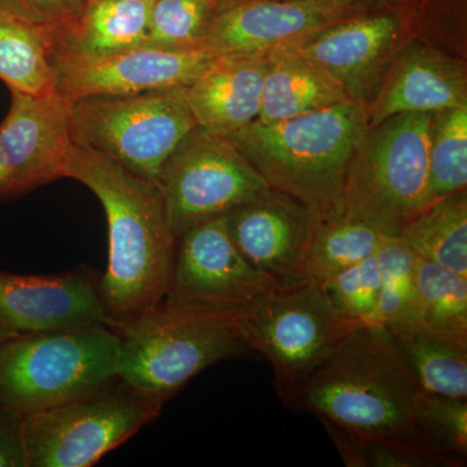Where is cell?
<instances>
[{"label": "cell", "mask_w": 467, "mask_h": 467, "mask_svg": "<svg viewBox=\"0 0 467 467\" xmlns=\"http://www.w3.org/2000/svg\"><path fill=\"white\" fill-rule=\"evenodd\" d=\"M64 178L90 189L109 221V264L99 285L107 324L117 327L159 306L167 297L177 243L159 184L75 143Z\"/></svg>", "instance_id": "1"}, {"label": "cell", "mask_w": 467, "mask_h": 467, "mask_svg": "<svg viewBox=\"0 0 467 467\" xmlns=\"http://www.w3.org/2000/svg\"><path fill=\"white\" fill-rule=\"evenodd\" d=\"M420 393V384L391 331L364 325L350 331L279 398L285 408L313 414L321 422L430 448L416 425Z\"/></svg>", "instance_id": "2"}, {"label": "cell", "mask_w": 467, "mask_h": 467, "mask_svg": "<svg viewBox=\"0 0 467 467\" xmlns=\"http://www.w3.org/2000/svg\"><path fill=\"white\" fill-rule=\"evenodd\" d=\"M368 129L367 103L348 98L294 119H256L229 137L270 187L326 218L343 213L347 165Z\"/></svg>", "instance_id": "3"}, {"label": "cell", "mask_w": 467, "mask_h": 467, "mask_svg": "<svg viewBox=\"0 0 467 467\" xmlns=\"http://www.w3.org/2000/svg\"><path fill=\"white\" fill-rule=\"evenodd\" d=\"M113 328L119 382L162 405L212 365L254 355L242 340L236 313L161 303Z\"/></svg>", "instance_id": "4"}, {"label": "cell", "mask_w": 467, "mask_h": 467, "mask_svg": "<svg viewBox=\"0 0 467 467\" xmlns=\"http://www.w3.org/2000/svg\"><path fill=\"white\" fill-rule=\"evenodd\" d=\"M119 335L107 322L0 344V405L21 417L119 382Z\"/></svg>", "instance_id": "5"}, {"label": "cell", "mask_w": 467, "mask_h": 467, "mask_svg": "<svg viewBox=\"0 0 467 467\" xmlns=\"http://www.w3.org/2000/svg\"><path fill=\"white\" fill-rule=\"evenodd\" d=\"M432 113H404L371 126L350 156L343 214L399 236L431 204L429 135Z\"/></svg>", "instance_id": "6"}, {"label": "cell", "mask_w": 467, "mask_h": 467, "mask_svg": "<svg viewBox=\"0 0 467 467\" xmlns=\"http://www.w3.org/2000/svg\"><path fill=\"white\" fill-rule=\"evenodd\" d=\"M196 125L186 88L100 95L70 103L73 143L155 182L169 156Z\"/></svg>", "instance_id": "7"}, {"label": "cell", "mask_w": 467, "mask_h": 467, "mask_svg": "<svg viewBox=\"0 0 467 467\" xmlns=\"http://www.w3.org/2000/svg\"><path fill=\"white\" fill-rule=\"evenodd\" d=\"M236 325L245 346L272 364L278 396L364 326L335 308L316 281L261 292L236 313Z\"/></svg>", "instance_id": "8"}, {"label": "cell", "mask_w": 467, "mask_h": 467, "mask_svg": "<svg viewBox=\"0 0 467 467\" xmlns=\"http://www.w3.org/2000/svg\"><path fill=\"white\" fill-rule=\"evenodd\" d=\"M164 405L121 382L23 418L26 467H90L158 420Z\"/></svg>", "instance_id": "9"}, {"label": "cell", "mask_w": 467, "mask_h": 467, "mask_svg": "<svg viewBox=\"0 0 467 467\" xmlns=\"http://www.w3.org/2000/svg\"><path fill=\"white\" fill-rule=\"evenodd\" d=\"M156 183L175 238L270 187L229 135L196 125L165 161Z\"/></svg>", "instance_id": "10"}, {"label": "cell", "mask_w": 467, "mask_h": 467, "mask_svg": "<svg viewBox=\"0 0 467 467\" xmlns=\"http://www.w3.org/2000/svg\"><path fill=\"white\" fill-rule=\"evenodd\" d=\"M241 254L226 216L190 227L175 243L171 284L162 301L178 308L238 313L261 292L275 287Z\"/></svg>", "instance_id": "11"}, {"label": "cell", "mask_w": 467, "mask_h": 467, "mask_svg": "<svg viewBox=\"0 0 467 467\" xmlns=\"http://www.w3.org/2000/svg\"><path fill=\"white\" fill-rule=\"evenodd\" d=\"M373 5L313 0H221L204 47L218 57H269L294 50L326 27Z\"/></svg>", "instance_id": "12"}, {"label": "cell", "mask_w": 467, "mask_h": 467, "mask_svg": "<svg viewBox=\"0 0 467 467\" xmlns=\"http://www.w3.org/2000/svg\"><path fill=\"white\" fill-rule=\"evenodd\" d=\"M0 124V202L64 178L73 147L70 101L11 92Z\"/></svg>", "instance_id": "13"}, {"label": "cell", "mask_w": 467, "mask_h": 467, "mask_svg": "<svg viewBox=\"0 0 467 467\" xmlns=\"http://www.w3.org/2000/svg\"><path fill=\"white\" fill-rule=\"evenodd\" d=\"M322 218L312 205L273 187L226 214L238 250L276 285L306 281V257Z\"/></svg>", "instance_id": "14"}, {"label": "cell", "mask_w": 467, "mask_h": 467, "mask_svg": "<svg viewBox=\"0 0 467 467\" xmlns=\"http://www.w3.org/2000/svg\"><path fill=\"white\" fill-rule=\"evenodd\" d=\"M218 57L208 48L164 50L143 46L110 57L52 66L55 90L67 101L187 88Z\"/></svg>", "instance_id": "15"}, {"label": "cell", "mask_w": 467, "mask_h": 467, "mask_svg": "<svg viewBox=\"0 0 467 467\" xmlns=\"http://www.w3.org/2000/svg\"><path fill=\"white\" fill-rule=\"evenodd\" d=\"M100 276L79 266L61 275L0 270V344L26 335L107 322Z\"/></svg>", "instance_id": "16"}, {"label": "cell", "mask_w": 467, "mask_h": 467, "mask_svg": "<svg viewBox=\"0 0 467 467\" xmlns=\"http://www.w3.org/2000/svg\"><path fill=\"white\" fill-rule=\"evenodd\" d=\"M407 27L396 9L379 2L326 27L294 51L325 67L350 98L368 103L400 51Z\"/></svg>", "instance_id": "17"}, {"label": "cell", "mask_w": 467, "mask_h": 467, "mask_svg": "<svg viewBox=\"0 0 467 467\" xmlns=\"http://www.w3.org/2000/svg\"><path fill=\"white\" fill-rule=\"evenodd\" d=\"M467 106L465 64L426 46L399 51L367 103L368 128L404 113Z\"/></svg>", "instance_id": "18"}, {"label": "cell", "mask_w": 467, "mask_h": 467, "mask_svg": "<svg viewBox=\"0 0 467 467\" xmlns=\"http://www.w3.org/2000/svg\"><path fill=\"white\" fill-rule=\"evenodd\" d=\"M267 57H218L192 85L186 99L196 124L230 135L259 119Z\"/></svg>", "instance_id": "19"}, {"label": "cell", "mask_w": 467, "mask_h": 467, "mask_svg": "<svg viewBox=\"0 0 467 467\" xmlns=\"http://www.w3.org/2000/svg\"><path fill=\"white\" fill-rule=\"evenodd\" d=\"M153 0H90L73 26L47 38L51 66L110 57L149 43Z\"/></svg>", "instance_id": "20"}, {"label": "cell", "mask_w": 467, "mask_h": 467, "mask_svg": "<svg viewBox=\"0 0 467 467\" xmlns=\"http://www.w3.org/2000/svg\"><path fill=\"white\" fill-rule=\"evenodd\" d=\"M348 98L342 84L319 64L294 50L276 52L267 57L257 121L294 119Z\"/></svg>", "instance_id": "21"}, {"label": "cell", "mask_w": 467, "mask_h": 467, "mask_svg": "<svg viewBox=\"0 0 467 467\" xmlns=\"http://www.w3.org/2000/svg\"><path fill=\"white\" fill-rule=\"evenodd\" d=\"M392 335L420 391L467 399V340L425 326Z\"/></svg>", "instance_id": "22"}, {"label": "cell", "mask_w": 467, "mask_h": 467, "mask_svg": "<svg viewBox=\"0 0 467 467\" xmlns=\"http://www.w3.org/2000/svg\"><path fill=\"white\" fill-rule=\"evenodd\" d=\"M399 236L420 259L467 278V190L430 204Z\"/></svg>", "instance_id": "23"}, {"label": "cell", "mask_w": 467, "mask_h": 467, "mask_svg": "<svg viewBox=\"0 0 467 467\" xmlns=\"http://www.w3.org/2000/svg\"><path fill=\"white\" fill-rule=\"evenodd\" d=\"M0 79L11 92L55 94V75L45 34L0 11Z\"/></svg>", "instance_id": "24"}, {"label": "cell", "mask_w": 467, "mask_h": 467, "mask_svg": "<svg viewBox=\"0 0 467 467\" xmlns=\"http://www.w3.org/2000/svg\"><path fill=\"white\" fill-rule=\"evenodd\" d=\"M387 238L376 227L343 213L322 218L306 257V281L324 282L374 256Z\"/></svg>", "instance_id": "25"}, {"label": "cell", "mask_w": 467, "mask_h": 467, "mask_svg": "<svg viewBox=\"0 0 467 467\" xmlns=\"http://www.w3.org/2000/svg\"><path fill=\"white\" fill-rule=\"evenodd\" d=\"M380 290L378 324L392 334L422 326L416 252L401 236H389L377 252Z\"/></svg>", "instance_id": "26"}, {"label": "cell", "mask_w": 467, "mask_h": 467, "mask_svg": "<svg viewBox=\"0 0 467 467\" xmlns=\"http://www.w3.org/2000/svg\"><path fill=\"white\" fill-rule=\"evenodd\" d=\"M429 187L431 204L467 189V106L432 113Z\"/></svg>", "instance_id": "27"}, {"label": "cell", "mask_w": 467, "mask_h": 467, "mask_svg": "<svg viewBox=\"0 0 467 467\" xmlns=\"http://www.w3.org/2000/svg\"><path fill=\"white\" fill-rule=\"evenodd\" d=\"M422 326L467 340V278L418 257Z\"/></svg>", "instance_id": "28"}, {"label": "cell", "mask_w": 467, "mask_h": 467, "mask_svg": "<svg viewBox=\"0 0 467 467\" xmlns=\"http://www.w3.org/2000/svg\"><path fill=\"white\" fill-rule=\"evenodd\" d=\"M324 423L340 456L349 467H448L434 451L420 442L350 431Z\"/></svg>", "instance_id": "29"}, {"label": "cell", "mask_w": 467, "mask_h": 467, "mask_svg": "<svg viewBox=\"0 0 467 467\" xmlns=\"http://www.w3.org/2000/svg\"><path fill=\"white\" fill-rule=\"evenodd\" d=\"M416 425L422 441L448 463L462 467L467 459V399L420 391Z\"/></svg>", "instance_id": "30"}, {"label": "cell", "mask_w": 467, "mask_h": 467, "mask_svg": "<svg viewBox=\"0 0 467 467\" xmlns=\"http://www.w3.org/2000/svg\"><path fill=\"white\" fill-rule=\"evenodd\" d=\"M221 0H153L147 46L164 50L204 47Z\"/></svg>", "instance_id": "31"}, {"label": "cell", "mask_w": 467, "mask_h": 467, "mask_svg": "<svg viewBox=\"0 0 467 467\" xmlns=\"http://www.w3.org/2000/svg\"><path fill=\"white\" fill-rule=\"evenodd\" d=\"M335 308L359 325L378 324L380 278L377 254L319 282Z\"/></svg>", "instance_id": "32"}, {"label": "cell", "mask_w": 467, "mask_h": 467, "mask_svg": "<svg viewBox=\"0 0 467 467\" xmlns=\"http://www.w3.org/2000/svg\"><path fill=\"white\" fill-rule=\"evenodd\" d=\"M90 0H0V11L45 34L46 41L84 14Z\"/></svg>", "instance_id": "33"}, {"label": "cell", "mask_w": 467, "mask_h": 467, "mask_svg": "<svg viewBox=\"0 0 467 467\" xmlns=\"http://www.w3.org/2000/svg\"><path fill=\"white\" fill-rule=\"evenodd\" d=\"M404 17L405 23L434 18H457L465 14L466 0H382Z\"/></svg>", "instance_id": "34"}, {"label": "cell", "mask_w": 467, "mask_h": 467, "mask_svg": "<svg viewBox=\"0 0 467 467\" xmlns=\"http://www.w3.org/2000/svg\"><path fill=\"white\" fill-rule=\"evenodd\" d=\"M0 467H26L23 417L0 405Z\"/></svg>", "instance_id": "35"}, {"label": "cell", "mask_w": 467, "mask_h": 467, "mask_svg": "<svg viewBox=\"0 0 467 467\" xmlns=\"http://www.w3.org/2000/svg\"><path fill=\"white\" fill-rule=\"evenodd\" d=\"M313 2L340 3V5H373L382 0H313Z\"/></svg>", "instance_id": "36"}]
</instances>
